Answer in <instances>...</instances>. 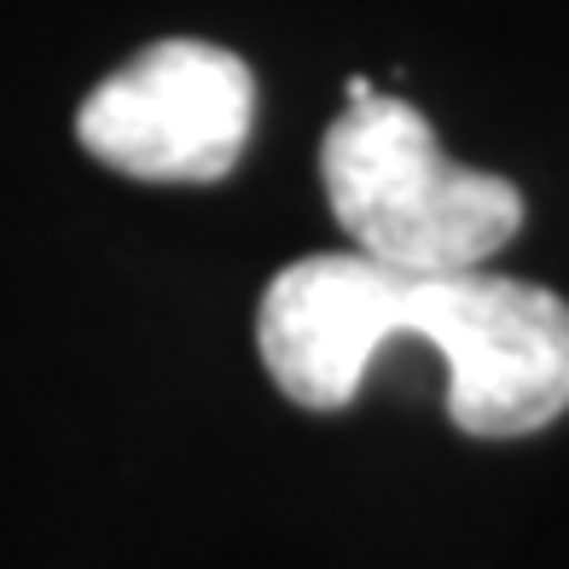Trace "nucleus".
<instances>
[{
	"instance_id": "3",
	"label": "nucleus",
	"mask_w": 569,
	"mask_h": 569,
	"mask_svg": "<svg viewBox=\"0 0 569 569\" xmlns=\"http://www.w3.org/2000/svg\"><path fill=\"white\" fill-rule=\"evenodd\" d=\"M256 76L216 41H158L99 82L76 134L106 169L134 180H221L250 146Z\"/></svg>"
},
{
	"instance_id": "1",
	"label": "nucleus",
	"mask_w": 569,
	"mask_h": 569,
	"mask_svg": "<svg viewBox=\"0 0 569 569\" xmlns=\"http://www.w3.org/2000/svg\"><path fill=\"white\" fill-rule=\"evenodd\" d=\"M396 338H425L448 360V419L465 436L506 442L569 407V302L511 273H412L326 250L279 268L256 315L268 378L315 412L349 407Z\"/></svg>"
},
{
	"instance_id": "2",
	"label": "nucleus",
	"mask_w": 569,
	"mask_h": 569,
	"mask_svg": "<svg viewBox=\"0 0 569 569\" xmlns=\"http://www.w3.org/2000/svg\"><path fill=\"white\" fill-rule=\"evenodd\" d=\"M320 180L349 250L383 268H482L523 227V192L506 174L453 163L425 111L396 93L343 106L326 128Z\"/></svg>"
}]
</instances>
